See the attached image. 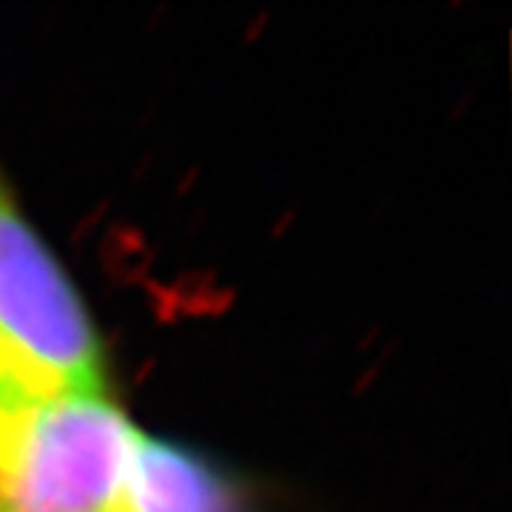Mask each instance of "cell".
Instances as JSON below:
<instances>
[{"mask_svg": "<svg viewBox=\"0 0 512 512\" xmlns=\"http://www.w3.org/2000/svg\"><path fill=\"white\" fill-rule=\"evenodd\" d=\"M111 390L106 336L0 168V396Z\"/></svg>", "mask_w": 512, "mask_h": 512, "instance_id": "6da1fadb", "label": "cell"}, {"mask_svg": "<svg viewBox=\"0 0 512 512\" xmlns=\"http://www.w3.org/2000/svg\"><path fill=\"white\" fill-rule=\"evenodd\" d=\"M143 433L111 390L0 396V512H126Z\"/></svg>", "mask_w": 512, "mask_h": 512, "instance_id": "7a4b0ae2", "label": "cell"}, {"mask_svg": "<svg viewBox=\"0 0 512 512\" xmlns=\"http://www.w3.org/2000/svg\"><path fill=\"white\" fill-rule=\"evenodd\" d=\"M126 512H262L248 481L177 439L143 433Z\"/></svg>", "mask_w": 512, "mask_h": 512, "instance_id": "3957f363", "label": "cell"}]
</instances>
